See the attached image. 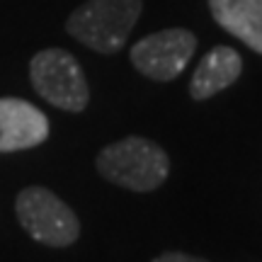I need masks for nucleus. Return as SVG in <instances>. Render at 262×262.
I'll use <instances>...</instances> for the list:
<instances>
[{
	"mask_svg": "<svg viewBox=\"0 0 262 262\" xmlns=\"http://www.w3.org/2000/svg\"><path fill=\"white\" fill-rule=\"evenodd\" d=\"M15 216L25 233L49 248H68L80 238V221L71 206L51 189L32 185L15 199Z\"/></svg>",
	"mask_w": 262,
	"mask_h": 262,
	"instance_id": "7ed1b4c3",
	"label": "nucleus"
},
{
	"mask_svg": "<svg viewBox=\"0 0 262 262\" xmlns=\"http://www.w3.org/2000/svg\"><path fill=\"white\" fill-rule=\"evenodd\" d=\"M143 12V0H85L68 15L66 32L97 54H117Z\"/></svg>",
	"mask_w": 262,
	"mask_h": 262,
	"instance_id": "f03ea898",
	"label": "nucleus"
},
{
	"mask_svg": "<svg viewBox=\"0 0 262 262\" xmlns=\"http://www.w3.org/2000/svg\"><path fill=\"white\" fill-rule=\"evenodd\" d=\"M243 73V58L241 54L231 47H214L202 63L196 66L194 75L189 80V97L196 102H204L209 97H214L216 93H221L226 88L241 78Z\"/></svg>",
	"mask_w": 262,
	"mask_h": 262,
	"instance_id": "0eeeda50",
	"label": "nucleus"
},
{
	"mask_svg": "<svg viewBox=\"0 0 262 262\" xmlns=\"http://www.w3.org/2000/svg\"><path fill=\"white\" fill-rule=\"evenodd\" d=\"M95 165L107 182L131 192H153L170 175L168 153L143 136H126L104 146Z\"/></svg>",
	"mask_w": 262,
	"mask_h": 262,
	"instance_id": "f257e3e1",
	"label": "nucleus"
},
{
	"mask_svg": "<svg viewBox=\"0 0 262 262\" xmlns=\"http://www.w3.org/2000/svg\"><path fill=\"white\" fill-rule=\"evenodd\" d=\"M194 51V32L185 27H170L139 39L129 49V58L141 75L158 83H170L187 68Z\"/></svg>",
	"mask_w": 262,
	"mask_h": 262,
	"instance_id": "39448f33",
	"label": "nucleus"
},
{
	"mask_svg": "<svg viewBox=\"0 0 262 262\" xmlns=\"http://www.w3.org/2000/svg\"><path fill=\"white\" fill-rule=\"evenodd\" d=\"M153 262H209V260L194 257V255H187V253H178V250H170V253H163L158 257H153Z\"/></svg>",
	"mask_w": 262,
	"mask_h": 262,
	"instance_id": "1a4fd4ad",
	"label": "nucleus"
},
{
	"mask_svg": "<svg viewBox=\"0 0 262 262\" xmlns=\"http://www.w3.org/2000/svg\"><path fill=\"white\" fill-rule=\"evenodd\" d=\"M49 139V119L19 97H0V153L34 148Z\"/></svg>",
	"mask_w": 262,
	"mask_h": 262,
	"instance_id": "423d86ee",
	"label": "nucleus"
},
{
	"mask_svg": "<svg viewBox=\"0 0 262 262\" xmlns=\"http://www.w3.org/2000/svg\"><path fill=\"white\" fill-rule=\"evenodd\" d=\"M29 80L39 97L63 112H83L90 102V88L73 54L63 49H44L29 63Z\"/></svg>",
	"mask_w": 262,
	"mask_h": 262,
	"instance_id": "20e7f679",
	"label": "nucleus"
},
{
	"mask_svg": "<svg viewBox=\"0 0 262 262\" xmlns=\"http://www.w3.org/2000/svg\"><path fill=\"white\" fill-rule=\"evenodd\" d=\"M219 27L262 54V0H206Z\"/></svg>",
	"mask_w": 262,
	"mask_h": 262,
	"instance_id": "6e6552de",
	"label": "nucleus"
}]
</instances>
